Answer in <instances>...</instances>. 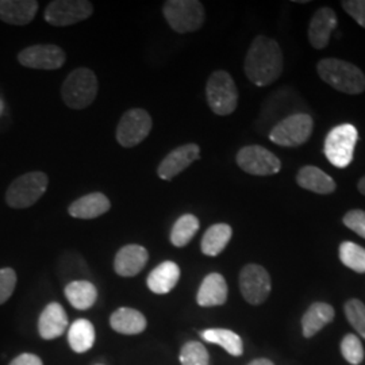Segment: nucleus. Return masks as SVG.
Returning <instances> with one entry per match:
<instances>
[{"mask_svg":"<svg viewBox=\"0 0 365 365\" xmlns=\"http://www.w3.org/2000/svg\"><path fill=\"white\" fill-rule=\"evenodd\" d=\"M297 182L302 188L319 195L333 194L337 188L336 182L327 173L314 165H306L300 168L297 175Z\"/></svg>","mask_w":365,"mask_h":365,"instance_id":"5701e85b","label":"nucleus"},{"mask_svg":"<svg viewBox=\"0 0 365 365\" xmlns=\"http://www.w3.org/2000/svg\"><path fill=\"white\" fill-rule=\"evenodd\" d=\"M98 365H103V364H98Z\"/></svg>","mask_w":365,"mask_h":365,"instance_id":"37998d69","label":"nucleus"},{"mask_svg":"<svg viewBox=\"0 0 365 365\" xmlns=\"http://www.w3.org/2000/svg\"><path fill=\"white\" fill-rule=\"evenodd\" d=\"M334 309L330 304L324 302H315L302 318L303 336L306 339H312L334 319Z\"/></svg>","mask_w":365,"mask_h":365,"instance_id":"b1692460","label":"nucleus"},{"mask_svg":"<svg viewBox=\"0 0 365 365\" xmlns=\"http://www.w3.org/2000/svg\"><path fill=\"white\" fill-rule=\"evenodd\" d=\"M66 327L68 315L64 307L57 302L49 303L39 315L38 333L42 339H58L66 333Z\"/></svg>","mask_w":365,"mask_h":365,"instance_id":"f3484780","label":"nucleus"},{"mask_svg":"<svg viewBox=\"0 0 365 365\" xmlns=\"http://www.w3.org/2000/svg\"><path fill=\"white\" fill-rule=\"evenodd\" d=\"M199 158H200V148L197 145L185 144L178 146L160 163L157 168V175L160 179L170 182Z\"/></svg>","mask_w":365,"mask_h":365,"instance_id":"4468645a","label":"nucleus"},{"mask_svg":"<svg viewBox=\"0 0 365 365\" xmlns=\"http://www.w3.org/2000/svg\"><path fill=\"white\" fill-rule=\"evenodd\" d=\"M317 72L330 87L348 95L365 91V75L359 66L339 58H324L318 63Z\"/></svg>","mask_w":365,"mask_h":365,"instance_id":"f03ea898","label":"nucleus"},{"mask_svg":"<svg viewBox=\"0 0 365 365\" xmlns=\"http://www.w3.org/2000/svg\"><path fill=\"white\" fill-rule=\"evenodd\" d=\"M344 225L349 227L356 235L365 238V211L364 210H351L344 215Z\"/></svg>","mask_w":365,"mask_h":365,"instance_id":"c9c22d12","label":"nucleus"},{"mask_svg":"<svg viewBox=\"0 0 365 365\" xmlns=\"http://www.w3.org/2000/svg\"><path fill=\"white\" fill-rule=\"evenodd\" d=\"M88 274H90V271H88L87 262L80 255L73 253V252L63 255L61 260L58 262V274L61 276L63 280L69 279L68 283L78 280L76 277H81V280H86L83 277Z\"/></svg>","mask_w":365,"mask_h":365,"instance_id":"c756f323","label":"nucleus"},{"mask_svg":"<svg viewBox=\"0 0 365 365\" xmlns=\"http://www.w3.org/2000/svg\"><path fill=\"white\" fill-rule=\"evenodd\" d=\"M16 282H18V277L13 268L6 267L0 269V304L6 303L11 298L16 287Z\"/></svg>","mask_w":365,"mask_h":365,"instance_id":"f704fd0d","label":"nucleus"},{"mask_svg":"<svg viewBox=\"0 0 365 365\" xmlns=\"http://www.w3.org/2000/svg\"><path fill=\"white\" fill-rule=\"evenodd\" d=\"M248 365H274L271 360L268 359H256L253 361H250Z\"/></svg>","mask_w":365,"mask_h":365,"instance_id":"58836bf2","label":"nucleus"},{"mask_svg":"<svg viewBox=\"0 0 365 365\" xmlns=\"http://www.w3.org/2000/svg\"><path fill=\"white\" fill-rule=\"evenodd\" d=\"M229 288L225 277L221 274H210L203 279L197 289L196 303L200 307H217L223 306L227 300Z\"/></svg>","mask_w":365,"mask_h":365,"instance_id":"6ab92c4d","label":"nucleus"},{"mask_svg":"<svg viewBox=\"0 0 365 365\" xmlns=\"http://www.w3.org/2000/svg\"><path fill=\"white\" fill-rule=\"evenodd\" d=\"M233 235V229L227 223H215L210 226L202 238L200 249L203 255L215 257L221 255Z\"/></svg>","mask_w":365,"mask_h":365,"instance_id":"393cba45","label":"nucleus"},{"mask_svg":"<svg viewBox=\"0 0 365 365\" xmlns=\"http://www.w3.org/2000/svg\"><path fill=\"white\" fill-rule=\"evenodd\" d=\"M283 66V52L274 39L257 36L252 41L244 64L249 81L259 87L269 86L282 76Z\"/></svg>","mask_w":365,"mask_h":365,"instance_id":"f257e3e1","label":"nucleus"},{"mask_svg":"<svg viewBox=\"0 0 365 365\" xmlns=\"http://www.w3.org/2000/svg\"><path fill=\"white\" fill-rule=\"evenodd\" d=\"M110 327L119 334L135 336L145 331L148 321L141 312L130 307H120L111 314Z\"/></svg>","mask_w":365,"mask_h":365,"instance_id":"4be33fe9","label":"nucleus"},{"mask_svg":"<svg viewBox=\"0 0 365 365\" xmlns=\"http://www.w3.org/2000/svg\"><path fill=\"white\" fill-rule=\"evenodd\" d=\"M345 315L351 327L365 339V304L359 299H349L345 303Z\"/></svg>","mask_w":365,"mask_h":365,"instance_id":"473e14b6","label":"nucleus"},{"mask_svg":"<svg viewBox=\"0 0 365 365\" xmlns=\"http://www.w3.org/2000/svg\"><path fill=\"white\" fill-rule=\"evenodd\" d=\"M341 353L344 359L352 365H359L364 360V348L354 334H346L341 341Z\"/></svg>","mask_w":365,"mask_h":365,"instance_id":"72a5a7b5","label":"nucleus"},{"mask_svg":"<svg viewBox=\"0 0 365 365\" xmlns=\"http://www.w3.org/2000/svg\"><path fill=\"white\" fill-rule=\"evenodd\" d=\"M49 178L46 173L34 170L16 178L6 192V203L13 209L31 207L46 192Z\"/></svg>","mask_w":365,"mask_h":365,"instance_id":"20e7f679","label":"nucleus"},{"mask_svg":"<svg viewBox=\"0 0 365 365\" xmlns=\"http://www.w3.org/2000/svg\"><path fill=\"white\" fill-rule=\"evenodd\" d=\"M153 122L148 111L131 108L126 111L117 128V141L123 148H134L141 144L152 130Z\"/></svg>","mask_w":365,"mask_h":365,"instance_id":"9d476101","label":"nucleus"},{"mask_svg":"<svg viewBox=\"0 0 365 365\" xmlns=\"http://www.w3.org/2000/svg\"><path fill=\"white\" fill-rule=\"evenodd\" d=\"M38 7L36 0H0V21L14 26H25L36 18Z\"/></svg>","mask_w":365,"mask_h":365,"instance_id":"a211bd4d","label":"nucleus"},{"mask_svg":"<svg viewBox=\"0 0 365 365\" xmlns=\"http://www.w3.org/2000/svg\"><path fill=\"white\" fill-rule=\"evenodd\" d=\"M357 138V129L351 123H342L329 131L324 150L330 164L336 168H346L352 163Z\"/></svg>","mask_w":365,"mask_h":365,"instance_id":"6e6552de","label":"nucleus"},{"mask_svg":"<svg viewBox=\"0 0 365 365\" xmlns=\"http://www.w3.org/2000/svg\"><path fill=\"white\" fill-rule=\"evenodd\" d=\"M163 14L172 27L179 34L192 33L205 24V7L197 0H168L163 6Z\"/></svg>","mask_w":365,"mask_h":365,"instance_id":"39448f33","label":"nucleus"},{"mask_svg":"<svg viewBox=\"0 0 365 365\" xmlns=\"http://www.w3.org/2000/svg\"><path fill=\"white\" fill-rule=\"evenodd\" d=\"M98 95V78L88 68H76L63 84L61 96L69 108L84 110L91 106Z\"/></svg>","mask_w":365,"mask_h":365,"instance_id":"7ed1b4c3","label":"nucleus"},{"mask_svg":"<svg viewBox=\"0 0 365 365\" xmlns=\"http://www.w3.org/2000/svg\"><path fill=\"white\" fill-rule=\"evenodd\" d=\"M337 27V15L330 7L317 10L309 25V42L315 49H325L331 33Z\"/></svg>","mask_w":365,"mask_h":365,"instance_id":"2eb2a0df","label":"nucleus"},{"mask_svg":"<svg viewBox=\"0 0 365 365\" xmlns=\"http://www.w3.org/2000/svg\"><path fill=\"white\" fill-rule=\"evenodd\" d=\"M18 61L31 69L54 71L66 64V53L57 45H33L19 52Z\"/></svg>","mask_w":365,"mask_h":365,"instance_id":"ddd939ff","label":"nucleus"},{"mask_svg":"<svg viewBox=\"0 0 365 365\" xmlns=\"http://www.w3.org/2000/svg\"><path fill=\"white\" fill-rule=\"evenodd\" d=\"M10 365H43V363L37 354L22 353V354L16 356Z\"/></svg>","mask_w":365,"mask_h":365,"instance_id":"4c0bfd02","label":"nucleus"},{"mask_svg":"<svg viewBox=\"0 0 365 365\" xmlns=\"http://www.w3.org/2000/svg\"><path fill=\"white\" fill-rule=\"evenodd\" d=\"M111 209L110 199L102 192H92L76 199L68 209L71 217L78 220H93Z\"/></svg>","mask_w":365,"mask_h":365,"instance_id":"aec40b11","label":"nucleus"},{"mask_svg":"<svg viewBox=\"0 0 365 365\" xmlns=\"http://www.w3.org/2000/svg\"><path fill=\"white\" fill-rule=\"evenodd\" d=\"M149 260V253L144 247L129 244L118 250L114 259V269L122 277H133L140 274Z\"/></svg>","mask_w":365,"mask_h":365,"instance_id":"dca6fc26","label":"nucleus"},{"mask_svg":"<svg viewBox=\"0 0 365 365\" xmlns=\"http://www.w3.org/2000/svg\"><path fill=\"white\" fill-rule=\"evenodd\" d=\"M68 342L75 353H86L95 344V327L88 319H76L68 330Z\"/></svg>","mask_w":365,"mask_h":365,"instance_id":"cd10ccee","label":"nucleus"},{"mask_svg":"<svg viewBox=\"0 0 365 365\" xmlns=\"http://www.w3.org/2000/svg\"><path fill=\"white\" fill-rule=\"evenodd\" d=\"M3 113H4V102L0 99V117L3 115Z\"/></svg>","mask_w":365,"mask_h":365,"instance_id":"a19ab883","label":"nucleus"},{"mask_svg":"<svg viewBox=\"0 0 365 365\" xmlns=\"http://www.w3.org/2000/svg\"><path fill=\"white\" fill-rule=\"evenodd\" d=\"M235 160L241 170L255 176H271L282 170L280 158L260 145L244 146Z\"/></svg>","mask_w":365,"mask_h":365,"instance_id":"1a4fd4ad","label":"nucleus"},{"mask_svg":"<svg viewBox=\"0 0 365 365\" xmlns=\"http://www.w3.org/2000/svg\"><path fill=\"white\" fill-rule=\"evenodd\" d=\"M93 13V6L87 0H54L45 10V21L56 27L76 25Z\"/></svg>","mask_w":365,"mask_h":365,"instance_id":"f8f14e48","label":"nucleus"},{"mask_svg":"<svg viewBox=\"0 0 365 365\" xmlns=\"http://www.w3.org/2000/svg\"><path fill=\"white\" fill-rule=\"evenodd\" d=\"M297 3H300V4H306V3H309V0H297Z\"/></svg>","mask_w":365,"mask_h":365,"instance_id":"79ce46f5","label":"nucleus"},{"mask_svg":"<svg viewBox=\"0 0 365 365\" xmlns=\"http://www.w3.org/2000/svg\"><path fill=\"white\" fill-rule=\"evenodd\" d=\"M179 361L182 365H210L209 351L202 342H185L179 354Z\"/></svg>","mask_w":365,"mask_h":365,"instance_id":"2f4dec72","label":"nucleus"},{"mask_svg":"<svg viewBox=\"0 0 365 365\" xmlns=\"http://www.w3.org/2000/svg\"><path fill=\"white\" fill-rule=\"evenodd\" d=\"M339 260L357 274H365V249L360 245L345 241L339 245Z\"/></svg>","mask_w":365,"mask_h":365,"instance_id":"7c9ffc66","label":"nucleus"},{"mask_svg":"<svg viewBox=\"0 0 365 365\" xmlns=\"http://www.w3.org/2000/svg\"><path fill=\"white\" fill-rule=\"evenodd\" d=\"M180 280V268L173 261H164L149 274L146 279L148 288L157 295L170 294Z\"/></svg>","mask_w":365,"mask_h":365,"instance_id":"412c9836","label":"nucleus"},{"mask_svg":"<svg viewBox=\"0 0 365 365\" xmlns=\"http://www.w3.org/2000/svg\"><path fill=\"white\" fill-rule=\"evenodd\" d=\"M341 6L360 26L365 29V0H345Z\"/></svg>","mask_w":365,"mask_h":365,"instance_id":"e433bc0d","label":"nucleus"},{"mask_svg":"<svg viewBox=\"0 0 365 365\" xmlns=\"http://www.w3.org/2000/svg\"><path fill=\"white\" fill-rule=\"evenodd\" d=\"M314 120L310 114L295 113L283 118L269 130V140L274 144L286 148H297L306 144L312 137Z\"/></svg>","mask_w":365,"mask_h":365,"instance_id":"0eeeda50","label":"nucleus"},{"mask_svg":"<svg viewBox=\"0 0 365 365\" xmlns=\"http://www.w3.org/2000/svg\"><path fill=\"white\" fill-rule=\"evenodd\" d=\"M357 188H359L360 194L365 195V176L364 178H361V179H360V182H359V184H357Z\"/></svg>","mask_w":365,"mask_h":365,"instance_id":"ea45409f","label":"nucleus"},{"mask_svg":"<svg viewBox=\"0 0 365 365\" xmlns=\"http://www.w3.org/2000/svg\"><path fill=\"white\" fill-rule=\"evenodd\" d=\"M199 220L194 214H184L175 222L170 232V242L176 248H184L188 245L199 230Z\"/></svg>","mask_w":365,"mask_h":365,"instance_id":"c85d7f7f","label":"nucleus"},{"mask_svg":"<svg viewBox=\"0 0 365 365\" xmlns=\"http://www.w3.org/2000/svg\"><path fill=\"white\" fill-rule=\"evenodd\" d=\"M200 337L210 344H215L223 348L230 356L240 357L244 353L242 339L229 329H206L200 333Z\"/></svg>","mask_w":365,"mask_h":365,"instance_id":"bb28decb","label":"nucleus"},{"mask_svg":"<svg viewBox=\"0 0 365 365\" xmlns=\"http://www.w3.org/2000/svg\"><path fill=\"white\" fill-rule=\"evenodd\" d=\"M206 98L214 114L223 117L235 113L238 105V90L229 72L215 71L211 73L206 86Z\"/></svg>","mask_w":365,"mask_h":365,"instance_id":"423d86ee","label":"nucleus"},{"mask_svg":"<svg viewBox=\"0 0 365 365\" xmlns=\"http://www.w3.org/2000/svg\"><path fill=\"white\" fill-rule=\"evenodd\" d=\"M66 297L72 307L86 312L91 309L98 299V289L88 280H75L66 286Z\"/></svg>","mask_w":365,"mask_h":365,"instance_id":"a878e982","label":"nucleus"},{"mask_svg":"<svg viewBox=\"0 0 365 365\" xmlns=\"http://www.w3.org/2000/svg\"><path fill=\"white\" fill-rule=\"evenodd\" d=\"M272 282L268 271L259 264H248L240 272V291L249 304L257 306L268 299Z\"/></svg>","mask_w":365,"mask_h":365,"instance_id":"9b49d317","label":"nucleus"}]
</instances>
